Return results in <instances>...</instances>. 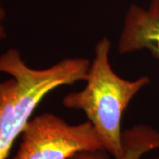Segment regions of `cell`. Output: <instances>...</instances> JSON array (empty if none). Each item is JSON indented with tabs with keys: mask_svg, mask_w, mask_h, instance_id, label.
I'll list each match as a JSON object with an SVG mask.
<instances>
[{
	"mask_svg": "<svg viewBox=\"0 0 159 159\" xmlns=\"http://www.w3.org/2000/svg\"><path fill=\"white\" fill-rule=\"evenodd\" d=\"M13 159H68L80 151L105 150L89 121L71 125L52 113L30 119Z\"/></svg>",
	"mask_w": 159,
	"mask_h": 159,
	"instance_id": "3",
	"label": "cell"
},
{
	"mask_svg": "<svg viewBox=\"0 0 159 159\" xmlns=\"http://www.w3.org/2000/svg\"><path fill=\"white\" fill-rule=\"evenodd\" d=\"M6 19V10L3 6V1L0 0V42L6 37V29L4 21Z\"/></svg>",
	"mask_w": 159,
	"mask_h": 159,
	"instance_id": "6",
	"label": "cell"
},
{
	"mask_svg": "<svg viewBox=\"0 0 159 159\" xmlns=\"http://www.w3.org/2000/svg\"><path fill=\"white\" fill-rule=\"evenodd\" d=\"M142 50L159 59V0H150L147 8L132 4L125 12L118 51L124 55Z\"/></svg>",
	"mask_w": 159,
	"mask_h": 159,
	"instance_id": "4",
	"label": "cell"
},
{
	"mask_svg": "<svg viewBox=\"0 0 159 159\" xmlns=\"http://www.w3.org/2000/svg\"><path fill=\"white\" fill-rule=\"evenodd\" d=\"M89 67V59L70 57L48 68L34 69L16 49L0 56V73L11 76L0 81V159L9 157L40 102L60 86L86 80Z\"/></svg>",
	"mask_w": 159,
	"mask_h": 159,
	"instance_id": "1",
	"label": "cell"
},
{
	"mask_svg": "<svg viewBox=\"0 0 159 159\" xmlns=\"http://www.w3.org/2000/svg\"><path fill=\"white\" fill-rule=\"evenodd\" d=\"M111 41L103 37L95 47V57L82 90L72 92L63 98V105L82 111L102 141L105 151L114 159L124 154L123 114L132 99L150 82L148 76L135 80L119 77L110 63Z\"/></svg>",
	"mask_w": 159,
	"mask_h": 159,
	"instance_id": "2",
	"label": "cell"
},
{
	"mask_svg": "<svg viewBox=\"0 0 159 159\" xmlns=\"http://www.w3.org/2000/svg\"><path fill=\"white\" fill-rule=\"evenodd\" d=\"M124 154L118 159H142L145 154L159 148V131L145 124L123 131ZM105 150L80 151L68 159H109ZM159 159V158H154Z\"/></svg>",
	"mask_w": 159,
	"mask_h": 159,
	"instance_id": "5",
	"label": "cell"
}]
</instances>
